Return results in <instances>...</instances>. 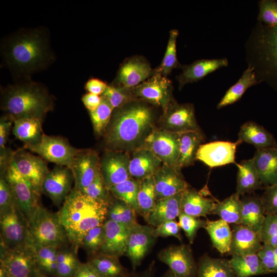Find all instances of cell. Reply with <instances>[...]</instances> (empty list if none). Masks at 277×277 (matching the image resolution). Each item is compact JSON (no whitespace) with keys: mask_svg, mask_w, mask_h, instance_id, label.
<instances>
[{"mask_svg":"<svg viewBox=\"0 0 277 277\" xmlns=\"http://www.w3.org/2000/svg\"><path fill=\"white\" fill-rule=\"evenodd\" d=\"M254 69L253 67L249 66L238 81L226 91L218 103L217 109L235 103L241 98L248 88L259 83L256 79Z\"/></svg>","mask_w":277,"mask_h":277,"instance_id":"obj_37","label":"cell"},{"mask_svg":"<svg viewBox=\"0 0 277 277\" xmlns=\"http://www.w3.org/2000/svg\"><path fill=\"white\" fill-rule=\"evenodd\" d=\"M29 246L34 252L39 270L50 275H56L58 248L54 246Z\"/></svg>","mask_w":277,"mask_h":277,"instance_id":"obj_43","label":"cell"},{"mask_svg":"<svg viewBox=\"0 0 277 277\" xmlns=\"http://www.w3.org/2000/svg\"><path fill=\"white\" fill-rule=\"evenodd\" d=\"M73 182L74 176L70 168L56 165L45 177L42 192L48 196L55 205L60 206L72 189Z\"/></svg>","mask_w":277,"mask_h":277,"instance_id":"obj_15","label":"cell"},{"mask_svg":"<svg viewBox=\"0 0 277 277\" xmlns=\"http://www.w3.org/2000/svg\"><path fill=\"white\" fill-rule=\"evenodd\" d=\"M215 203L213 199L205 197L195 189L188 187L183 193L181 211L195 217H206L211 213Z\"/></svg>","mask_w":277,"mask_h":277,"instance_id":"obj_29","label":"cell"},{"mask_svg":"<svg viewBox=\"0 0 277 277\" xmlns=\"http://www.w3.org/2000/svg\"><path fill=\"white\" fill-rule=\"evenodd\" d=\"M152 121L150 109L134 101L114 109L104 133L108 150L122 151L143 142Z\"/></svg>","mask_w":277,"mask_h":277,"instance_id":"obj_2","label":"cell"},{"mask_svg":"<svg viewBox=\"0 0 277 277\" xmlns=\"http://www.w3.org/2000/svg\"><path fill=\"white\" fill-rule=\"evenodd\" d=\"M107 85L97 78H92L87 81L85 86V89L89 93L96 95H102L107 87Z\"/></svg>","mask_w":277,"mask_h":277,"instance_id":"obj_59","label":"cell"},{"mask_svg":"<svg viewBox=\"0 0 277 277\" xmlns=\"http://www.w3.org/2000/svg\"><path fill=\"white\" fill-rule=\"evenodd\" d=\"M81 191L88 197L100 202L110 204L112 201L110 196L111 193L104 182L101 169L93 181Z\"/></svg>","mask_w":277,"mask_h":277,"instance_id":"obj_49","label":"cell"},{"mask_svg":"<svg viewBox=\"0 0 277 277\" xmlns=\"http://www.w3.org/2000/svg\"><path fill=\"white\" fill-rule=\"evenodd\" d=\"M232 239L229 254L242 255L257 253L263 244L258 232L242 224L232 226Z\"/></svg>","mask_w":277,"mask_h":277,"instance_id":"obj_23","label":"cell"},{"mask_svg":"<svg viewBox=\"0 0 277 277\" xmlns=\"http://www.w3.org/2000/svg\"><path fill=\"white\" fill-rule=\"evenodd\" d=\"M263 42L269 60L277 68V27H268L267 32L263 38Z\"/></svg>","mask_w":277,"mask_h":277,"instance_id":"obj_57","label":"cell"},{"mask_svg":"<svg viewBox=\"0 0 277 277\" xmlns=\"http://www.w3.org/2000/svg\"><path fill=\"white\" fill-rule=\"evenodd\" d=\"M42 122L40 119L33 117L14 119L13 134L16 138L24 142L25 146L35 145L40 142L44 135Z\"/></svg>","mask_w":277,"mask_h":277,"instance_id":"obj_33","label":"cell"},{"mask_svg":"<svg viewBox=\"0 0 277 277\" xmlns=\"http://www.w3.org/2000/svg\"><path fill=\"white\" fill-rule=\"evenodd\" d=\"M196 277H236L229 260L204 255L197 265Z\"/></svg>","mask_w":277,"mask_h":277,"instance_id":"obj_35","label":"cell"},{"mask_svg":"<svg viewBox=\"0 0 277 277\" xmlns=\"http://www.w3.org/2000/svg\"><path fill=\"white\" fill-rule=\"evenodd\" d=\"M27 244L59 248L68 240L58 213L38 205L27 220Z\"/></svg>","mask_w":277,"mask_h":277,"instance_id":"obj_5","label":"cell"},{"mask_svg":"<svg viewBox=\"0 0 277 277\" xmlns=\"http://www.w3.org/2000/svg\"><path fill=\"white\" fill-rule=\"evenodd\" d=\"M203 138L202 132L196 131L179 133V155L177 162V168L179 171L194 163Z\"/></svg>","mask_w":277,"mask_h":277,"instance_id":"obj_31","label":"cell"},{"mask_svg":"<svg viewBox=\"0 0 277 277\" xmlns=\"http://www.w3.org/2000/svg\"><path fill=\"white\" fill-rule=\"evenodd\" d=\"M53 105L47 88L28 79L9 85L1 92V109L13 120L33 117L43 121Z\"/></svg>","mask_w":277,"mask_h":277,"instance_id":"obj_4","label":"cell"},{"mask_svg":"<svg viewBox=\"0 0 277 277\" xmlns=\"http://www.w3.org/2000/svg\"><path fill=\"white\" fill-rule=\"evenodd\" d=\"M242 204L240 196L236 193L223 201L215 203L211 213L217 214L220 219L228 224H241Z\"/></svg>","mask_w":277,"mask_h":277,"instance_id":"obj_38","label":"cell"},{"mask_svg":"<svg viewBox=\"0 0 277 277\" xmlns=\"http://www.w3.org/2000/svg\"><path fill=\"white\" fill-rule=\"evenodd\" d=\"M152 270L151 268H150L142 273L128 274L124 277H152Z\"/></svg>","mask_w":277,"mask_h":277,"instance_id":"obj_62","label":"cell"},{"mask_svg":"<svg viewBox=\"0 0 277 277\" xmlns=\"http://www.w3.org/2000/svg\"><path fill=\"white\" fill-rule=\"evenodd\" d=\"M134 96L165 109L172 101L171 82L166 77L154 73L152 76L131 89Z\"/></svg>","mask_w":277,"mask_h":277,"instance_id":"obj_12","label":"cell"},{"mask_svg":"<svg viewBox=\"0 0 277 277\" xmlns=\"http://www.w3.org/2000/svg\"><path fill=\"white\" fill-rule=\"evenodd\" d=\"M228 65V60L225 58L196 61L185 66L182 73L177 77L180 88L187 83L200 80L207 74Z\"/></svg>","mask_w":277,"mask_h":277,"instance_id":"obj_27","label":"cell"},{"mask_svg":"<svg viewBox=\"0 0 277 277\" xmlns=\"http://www.w3.org/2000/svg\"><path fill=\"white\" fill-rule=\"evenodd\" d=\"M229 263L236 277H251L270 273L257 253L232 255Z\"/></svg>","mask_w":277,"mask_h":277,"instance_id":"obj_34","label":"cell"},{"mask_svg":"<svg viewBox=\"0 0 277 277\" xmlns=\"http://www.w3.org/2000/svg\"><path fill=\"white\" fill-rule=\"evenodd\" d=\"M72 277H102L88 262L81 263Z\"/></svg>","mask_w":277,"mask_h":277,"instance_id":"obj_60","label":"cell"},{"mask_svg":"<svg viewBox=\"0 0 277 277\" xmlns=\"http://www.w3.org/2000/svg\"><path fill=\"white\" fill-rule=\"evenodd\" d=\"M129 154L122 151L108 150L100 160V169L109 190L112 186L130 178Z\"/></svg>","mask_w":277,"mask_h":277,"instance_id":"obj_16","label":"cell"},{"mask_svg":"<svg viewBox=\"0 0 277 277\" xmlns=\"http://www.w3.org/2000/svg\"><path fill=\"white\" fill-rule=\"evenodd\" d=\"M136 213V211L129 205L116 199L109 205L106 219L131 228L137 223Z\"/></svg>","mask_w":277,"mask_h":277,"instance_id":"obj_42","label":"cell"},{"mask_svg":"<svg viewBox=\"0 0 277 277\" xmlns=\"http://www.w3.org/2000/svg\"><path fill=\"white\" fill-rule=\"evenodd\" d=\"M184 191L173 196L157 200L146 221L156 227L167 221L175 220L181 212V201Z\"/></svg>","mask_w":277,"mask_h":277,"instance_id":"obj_26","label":"cell"},{"mask_svg":"<svg viewBox=\"0 0 277 277\" xmlns=\"http://www.w3.org/2000/svg\"><path fill=\"white\" fill-rule=\"evenodd\" d=\"M238 141L253 145L256 150L277 146L273 135L263 126L251 121L243 124L238 133Z\"/></svg>","mask_w":277,"mask_h":277,"instance_id":"obj_28","label":"cell"},{"mask_svg":"<svg viewBox=\"0 0 277 277\" xmlns=\"http://www.w3.org/2000/svg\"><path fill=\"white\" fill-rule=\"evenodd\" d=\"M181 229L179 222L175 220L167 221L154 227V234L156 238L174 236L182 241Z\"/></svg>","mask_w":277,"mask_h":277,"instance_id":"obj_56","label":"cell"},{"mask_svg":"<svg viewBox=\"0 0 277 277\" xmlns=\"http://www.w3.org/2000/svg\"><path fill=\"white\" fill-rule=\"evenodd\" d=\"M252 160L265 188L277 184V146L256 150Z\"/></svg>","mask_w":277,"mask_h":277,"instance_id":"obj_24","label":"cell"},{"mask_svg":"<svg viewBox=\"0 0 277 277\" xmlns=\"http://www.w3.org/2000/svg\"><path fill=\"white\" fill-rule=\"evenodd\" d=\"M101 97L102 101L98 107L89 112L94 131L97 135L104 134L114 110L107 100Z\"/></svg>","mask_w":277,"mask_h":277,"instance_id":"obj_45","label":"cell"},{"mask_svg":"<svg viewBox=\"0 0 277 277\" xmlns=\"http://www.w3.org/2000/svg\"><path fill=\"white\" fill-rule=\"evenodd\" d=\"M137 202L139 214L146 220L156 202L153 175L140 180Z\"/></svg>","mask_w":277,"mask_h":277,"instance_id":"obj_41","label":"cell"},{"mask_svg":"<svg viewBox=\"0 0 277 277\" xmlns=\"http://www.w3.org/2000/svg\"><path fill=\"white\" fill-rule=\"evenodd\" d=\"M88 262L102 277H124L128 274L117 258L98 254Z\"/></svg>","mask_w":277,"mask_h":277,"instance_id":"obj_39","label":"cell"},{"mask_svg":"<svg viewBox=\"0 0 277 277\" xmlns=\"http://www.w3.org/2000/svg\"><path fill=\"white\" fill-rule=\"evenodd\" d=\"M1 52L13 75L25 79L55 59L47 32L39 28L22 29L7 37L2 43Z\"/></svg>","mask_w":277,"mask_h":277,"instance_id":"obj_1","label":"cell"},{"mask_svg":"<svg viewBox=\"0 0 277 277\" xmlns=\"http://www.w3.org/2000/svg\"><path fill=\"white\" fill-rule=\"evenodd\" d=\"M258 254L270 273H277V247L263 244Z\"/></svg>","mask_w":277,"mask_h":277,"instance_id":"obj_54","label":"cell"},{"mask_svg":"<svg viewBox=\"0 0 277 277\" xmlns=\"http://www.w3.org/2000/svg\"><path fill=\"white\" fill-rule=\"evenodd\" d=\"M178 34L179 31L176 29L171 30L170 31L168 45L164 58L160 65L155 69L154 73L166 77L174 68L179 65L177 59L176 47Z\"/></svg>","mask_w":277,"mask_h":277,"instance_id":"obj_44","label":"cell"},{"mask_svg":"<svg viewBox=\"0 0 277 277\" xmlns=\"http://www.w3.org/2000/svg\"><path fill=\"white\" fill-rule=\"evenodd\" d=\"M156 239L154 227L149 225L137 223L131 228L125 255L130 260L133 270L141 265Z\"/></svg>","mask_w":277,"mask_h":277,"instance_id":"obj_17","label":"cell"},{"mask_svg":"<svg viewBox=\"0 0 277 277\" xmlns=\"http://www.w3.org/2000/svg\"><path fill=\"white\" fill-rule=\"evenodd\" d=\"M158 258L177 277L197 276V267L189 245L169 246L161 250Z\"/></svg>","mask_w":277,"mask_h":277,"instance_id":"obj_13","label":"cell"},{"mask_svg":"<svg viewBox=\"0 0 277 277\" xmlns=\"http://www.w3.org/2000/svg\"><path fill=\"white\" fill-rule=\"evenodd\" d=\"M236 165L238 173L235 193L239 196L251 194L255 190L264 188L253 164L252 158L244 160Z\"/></svg>","mask_w":277,"mask_h":277,"instance_id":"obj_32","label":"cell"},{"mask_svg":"<svg viewBox=\"0 0 277 277\" xmlns=\"http://www.w3.org/2000/svg\"><path fill=\"white\" fill-rule=\"evenodd\" d=\"M258 234L263 244L277 247V214L265 216Z\"/></svg>","mask_w":277,"mask_h":277,"instance_id":"obj_51","label":"cell"},{"mask_svg":"<svg viewBox=\"0 0 277 277\" xmlns=\"http://www.w3.org/2000/svg\"><path fill=\"white\" fill-rule=\"evenodd\" d=\"M2 173H4L12 190L18 209L27 221L39 205V197L30 184L16 169L12 161Z\"/></svg>","mask_w":277,"mask_h":277,"instance_id":"obj_11","label":"cell"},{"mask_svg":"<svg viewBox=\"0 0 277 277\" xmlns=\"http://www.w3.org/2000/svg\"><path fill=\"white\" fill-rule=\"evenodd\" d=\"M265 189L261 196L265 214H277V184Z\"/></svg>","mask_w":277,"mask_h":277,"instance_id":"obj_55","label":"cell"},{"mask_svg":"<svg viewBox=\"0 0 277 277\" xmlns=\"http://www.w3.org/2000/svg\"><path fill=\"white\" fill-rule=\"evenodd\" d=\"M153 177L156 201L173 196L189 187L181 172L165 164H162Z\"/></svg>","mask_w":277,"mask_h":277,"instance_id":"obj_20","label":"cell"},{"mask_svg":"<svg viewBox=\"0 0 277 277\" xmlns=\"http://www.w3.org/2000/svg\"><path fill=\"white\" fill-rule=\"evenodd\" d=\"M13 120L9 115L5 114L0 118V150L5 149Z\"/></svg>","mask_w":277,"mask_h":277,"instance_id":"obj_58","label":"cell"},{"mask_svg":"<svg viewBox=\"0 0 277 277\" xmlns=\"http://www.w3.org/2000/svg\"><path fill=\"white\" fill-rule=\"evenodd\" d=\"M82 101L89 112L96 109L102 101V97L91 93H87L82 97Z\"/></svg>","mask_w":277,"mask_h":277,"instance_id":"obj_61","label":"cell"},{"mask_svg":"<svg viewBox=\"0 0 277 277\" xmlns=\"http://www.w3.org/2000/svg\"><path fill=\"white\" fill-rule=\"evenodd\" d=\"M258 19L270 28L277 27V1L263 0L259 3Z\"/></svg>","mask_w":277,"mask_h":277,"instance_id":"obj_52","label":"cell"},{"mask_svg":"<svg viewBox=\"0 0 277 277\" xmlns=\"http://www.w3.org/2000/svg\"><path fill=\"white\" fill-rule=\"evenodd\" d=\"M213 246L221 253L229 252L232 239V230L229 224L221 219L209 221L204 228Z\"/></svg>","mask_w":277,"mask_h":277,"instance_id":"obj_36","label":"cell"},{"mask_svg":"<svg viewBox=\"0 0 277 277\" xmlns=\"http://www.w3.org/2000/svg\"><path fill=\"white\" fill-rule=\"evenodd\" d=\"M161 160L151 151L142 148L134 150L129 163L131 177L141 180L153 175L162 165Z\"/></svg>","mask_w":277,"mask_h":277,"instance_id":"obj_25","label":"cell"},{"mask_svg":"<svg viewBox=\"0 0 277 277\" xmlns=\"http://www.w3.org/2000/svg\"><path fill=\"white\" fill-rule=\"evenodd\" d=\"M24 148L37 154L46 162L65 166L70 169L74 159L80 150L71 146L63 137L45 134L40 142L33 145H24Z\"/></svg>","mask_w":277,"mask_h":277,"instance_id":"obj_7","label":"cell"},{"mask_svg":"<svg viewBox=\"0 0 277 277\" xmlns=\"http://www.w3.org/2000/svg\"><path fill=\"white\" fill-rule=\"evenodd\" d=\"M178 217L181 228L185 232L189 243L192 244L197 231L201 228H205L207 220L187 215L182 211Z\"/></svg>","mask_w":277,"mask_h":277,"instance_id":"obj_50","label":"cell"},{"mask_svg":"<svg viewBox=\"0 0 277 277\" xmlns=\"http://www.w3.org/2000/svg\"><path fill=\"white\" fill-rule=\"evenodd\" d=\"M154 71L145 60L132 57L126 60L120 67L115 85L132 89L153 75Z\"/></svg>","mask_w":277,"mask_h":277,"instance_id":"obj_22","label":"cell"},{"mask_svg":"<svg viewBox=\"0 0 277 277\" xmlns=\"http://www.w3.org/2000/svg\"><path fill=\"white\" fill-rule=\"evenodd\" d=\"M101 96L107 100L114 109L134 101L131 89L117 85L107 86Z\"/></svg>","mask_w":277,"mask_h":277,"instance_id":"obj_46","label":"cell"},{"mask_svg":"<svg viewBox=\"0 0 277 277\" xmlns=\"http://www.w3.org/2000/svg\"><path fill=\"white\" fill-rule=\"evenodd\" d=\"M159 124L160 128L175 133L188 131L201 132L191 104H178L173 101L163 110Z\"/></svg>","mask_w":277,"mask_h":277,"instance_id":"obj_10","label":"cell"},{"mask_svg":"<svg viewBox=\"0 0 277 277\" xmlns=\"http://www.w3.org/2000/svg\"><path fill=\"white\" fill-rule=\"evenodd\" d=\"M240 199L242 204L241 224L258 233L266 216L261 197L249 194L240 196Z\"/></svg>","mask_w":277,"mask_h":277,"instance_id":"obj_30","label":"cell"},{"mask_svg":"<svg viewBox=\"0 0 277 277\" xmlns=\"http://www.w3.org/2000/svg\"><path fill=\"white\" fill-rule=\"evenodd\" d=\"M109 205L72 188L57 213L68 241L75 248L90 230L104 223Z\"/></svg>","mask_w":277,"mask_h":277,"instance_id":"obj_3","label":"cell"},{"mask_svg":"<svg viewBox=\"0 0 277 277\" xmlns=\"http://www.w3.org/2000/svg\"><path fill=\"white\" fill-rule=\"evenodd\" d=\"M0 260L7 277H35L38 274L34 252L27 244L9 249L1 241Z\"/></svg>","mask_w":277,"mask_h":277,"instance_id":"obj_6","label":"cell"},{"mask_svg":"<svg viewBox=\"0 0 277 277\" xmlns=\"http://www.w3.org/2000/svg\"><path fill=\"white\" fill-rule=\"evenodd\" d=\"M140 184V180L130 177L112 186L109 189V191L117 199L129 205L139 214L137 196Z\"/></svg>","mask_w":277,"mask_h":277,"instance_id":"obj_40","label":"cell"},{"mask_svg":"<svg viewBox=\"0 0 277 277\" xmlns=\"http://www.w3.org/2000/svg\"><path fill=\"white\" fill-rule=\"evenodd\" d=\"M179 147V133L159 128L153 129L139 147L151 151L163 164L179 171L177 168Z\"/></svg>","mask_w":277,"mask_h":277,"instance_id":"obj_8","label":"cell"},{"mask_svg":"<svg viewBox=\"0 0 277 277\" xmlns=\"http://www.w3.org/2000/svg\"><path fill=\"white\" fill-rule=\"evenodd\" d=\"M0 216L1 241L5 246L13 249L26 245L27 222L17 205Z\"/></svg>","mask_w":277,"mask_h":277,"instance_id":"obj_14","label":"cell"},{"mask_svg":"<svg viewBox=\"0 0 277 277\" xmlns=\"http://www.w3.org/2000/svg\"><path fill=\"white\" fill-rule=\"evenodd\" d=\"M0 277H7L5 271L1 266L0 267Z\"/></svg>","mask_w":277,"mask_h":277,"instance_id":"obj_64","label":"cell"},{"mask_svg":"<svg viewBox=\"0 0 277 277\" xmlns=\"http://www.w3.org/2000/svg\"><path fill=\"white\" fill-rule=\"evenodd\" d=\"M12 161L19 173L30 184L39 197L43 182L49 172L46 161L25 149L13 151Z\"/></svg>","mask_w":277,"mask_h":277,"instance_id":"obj_9","label":"cell"},{"mask_svg":"<svg viewBox=\"0 0 277 277\" xmlns=\"http://www.w3.org/2000/svg\"><path fill=\"white\" fill-rule=\"evenodd\" d=\"M103 224L90 230L84 236L80 246L88 254L93 256L98 254L104 242Z\"/></svg>","mask_w":277,"mask_h":277,"instance_id":"obj_48","label":"cell"},{"mask_svg":"<svg viewBox=\"0 0 277 277\" xmlns=\"http://www.w3.org/2000/svg\"><path fill=\"white\" fill-rule=\"evenodd\" d=\"M81 263L75 253L71 250H58L56 275L58 277H72Z\"/></svg>","mask_w":277,"mask_h":277,"instance_id":"obj_47","label":"cell"},{"mask_svg":"<svg viewBox=\"0 0 277 277\" xmlns=\"http://www.w3.org/2000/svg\"><path fill=\"white\" fill-rule=\"evenodd\" d=\"M74 180V187L80 191L88 187L100 171V159L96 151L80 149L71 169Z\"/></svg>","mask_w":277,"mask_h":277,"instance_id":"obj_18","label":"cell"},{"mask_svg":"<svg viewBox=\"0 0 277 277\" xmlns=\"http://www.w3.org/2000/svg\"><path fill=\"white\" fill-rule=\"evenodd\" d=\"M104 242L98 254L118 258L125 254L131 228L106 219Z\"/></svg>","mask_w":277,"mask_h":277,"instance_id":"obj_21","label":"cell"},{"mask_svg":"<svg viewBox=\"0 0 277 277\" xmlns=\"http://www.w3.org/2000/svg\"><path fill=\"white\" fill-rule=\"evenodd\" d=\"M162 277H177L170 270H168Z\"/></svg>","mask_w":277,"mask_h":277,"instance_id":"obj_63","label":"cell"},{"mask_svg":"<svg viewBox=\"0 0 277 277\" xmlns=\"http://www.w3.org/2000/svg\"><path fill=\"white\" fill-rule=\"evenodd\" d=\"M240 144L238 140L235 142L215 141L201 144L198 149L196 159L211 168L235 163L236 149Z\"/></svg>","mask_w":277,"mask_h":277,"instance_id":"obj_19","label":"cell"},{"mask_svg":"<svg viewBox=\"0 0 277 277\" xmlns=\"http://www.w3.org/2000/svg\"><path fill=\"white\" fill-rule=\"evenodd\" d=\"M16 205L12 190L6 179L4 173H1L0 178V216Z\"/></svg>","mask_w":277,"mask_h":277,"instance_id":"obj_53","label":"cell"}]
</instances>
